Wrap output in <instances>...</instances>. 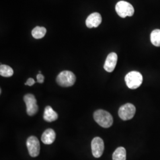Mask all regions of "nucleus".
Listing matches in <instances>:
<instances>
[{
	"instance_id": "1",
	"label": "nucleus",
	"mask_w": 160,
	"mask_h": 160,
	"mask_svg": "<svg viewBox=\"0 0 160 160\" xmlns=\"http://www.w3.org/2000/svg\"><path fill=\"white\" fill-rule=\"evenodd\" d=\"M94 119L104 128H108L112 125L113 119L112 114L104 110H97L94 113Z\"/></svg>"
},
{
	"instance_id": "2",
	"label": "nucleus",
	"mask_w": 160,
	"mask_h": 160,
	"mask_svg": "<svg viewBox=\"0 0 160 160\" xmlns=\"http://www.w3.org/2000/svg\"><path fill=\"white\" fill-rule=\"evenodd\" d=\"M125 80L128 87L133 90L137 88L142 84L143 77L140 72L133 71L126 75Z\"/></svg>"
},
{
	"instance_id": "3",
	"label": "nucleus",
	"mask_w": 160,
	"mask_h": 160,
	"mask_svg": "<svg viewBox=\"0 0 160 160\" xmlns=\"http://www.w3.org/2000/svg\"><path fill=\"white\" fill-rule=\"evenodd\" d=\"M76 81L74 74L69 71H63L59 73L57 78V82L59 86L68 87L73 86Z\"/></svg>"
},
{
	"instance_id": "4",
	"label": "nucleus",
	"mask_w": 160,
	"mask_h": 160,
	"mask_svg": "<svg viewBox=\"0 0 160 160\" xmlns=\"http://www.w3.org/2000/svg\"><path fill=\"white\" fill-rule=\"evenodd\" d=\"M116 12L122 18L131 17L134 14V8L131 4L125 1H120L116 5Z\"/></svg>"
},
{
	"instance_id": "5",
	"label": "nucleus",
	"mask_w": 160,
	"mask_h": 160,
	"mask_svg": "<svg viewBox=\"0 0 160 160\" xmlns=\"http://www.w3.org/2000/svg\"><path fill=\"white\" fill-rule=\"evenodd\" d=\"M136 112V108L134 105L127 103L122 106L119 109L118 114L120 119L123 120L132 119Z\"/></svg>"
},
{
	"instance_id": "6",
	"label": "nucleus",
	"mask_w": 160,
	"mask_h": 160,
	"mask_svg": "<svg viewBox=\"0 0 160 160\" xmlns=\"http://www.w3.org/2000/svg\"><path fill=\"white\" fill-rule=\"evenodd\" d=\"M24 101L26 105L28 115L32 116L36 114L38 112L39 108L37 105V100L34 95L32 94H26L24 97Z\"/></svg>"
},
{
	"instance_id": "7",
	"label": "nucleus",
	"mask_w": 160,
	"mask_h": 160,
	"mask_svg": "<svg viewBox=\"0 0 160 160\" xmlns=\"http://www.w3.org/2000/svg\"><path fill=\"white\" fill-rule=\"evenodd\" d=\"M26 145L28 149L29 154L32 157H38L40 152V143L39 139L34 136L28 138Z\"/></svg>"
},
{
	"instance_id": "8",
	"label": "nucleus",
	"mask_w": 160,
	"mask_h": 160,
	"mask_svg": "<svg viewBox=\"0 0 160 160\" xmlns=\"http://www.w3.org/2000/svg\"><path fill=\"white\" fill-rule=\"evenodd\" d=\"M104 149L103 140L100 137H95L92 141V154L95 158H100Z\"/></svg>"
},
{
	"instance_id": "9",
	"label": "nucleus",
	"mask_w": 160,
	"mask_h": 160,
	"mask_svg": "<svg viewBox=\"0 0 160 160\" xmlns=\"http://www.w3.org/2000/svg\"><path fill=\"white\" fill-rule=\"evenodd\" d=\"M118 62V55L116 53L112 52L109 53L106 59L104 65V69L108 72H112L114 71Z\"/></svg>"
},
{
	"instance_id": "10",
	"label": "nucleus",
	"mask_w": 160,
	"mask_h": 160,
	"mask_svg": "<svg viewBox=\"0 0 160 160\" xmlns=\"http://www.w3.org/2000/svg\"><path fill=\"white\" fill-rule=\"evenodd\" d=\"M102 22V17L98 12H93L86 19V26L88 28H97Z\"/></svg>"
},
{
	"instance_id": "11",
	"label": "nucleus",
	"mask_w": 160,
	"mask_h": 160,
	"mask_svg": "<svg viewBox=\"0 0 160 160\" xmlns=\"http://www.w3.org/2000/svg\"><path fill=\"white\" fill-rule=\"evenodd\" d=\"M56 138V133L52 129H48L42 135L41 140L42 142L46 145L53 143Z\"/></svg>"
},
{
	"instance_id": "12",
	"label": "nucleus",
	"mask_w": 160,
	"mask_h": 160,
	"mask_svg": "<svg viewBox=\"0 0 160 160\" xmlns=\"http://www.w3.org/2000/svg\"><path fill=\"white\" fill-rule=\"evenodd\" d=\"M58 118V114L57 113L54 111L51 106H48L45 108L43 114L44 120L48 122H52L57 120Z\"/></svg>"
},
{
	"instance_id": "13",
	"label": "nucleus",
	"mask_w": 160,
	"mask_h": 160,
	"mask_svg": "<svg viewBox=\"0 0 160 160\" xmlns=\"http://www.w3.org/2000/svg\"><path fill=\"white\" fill-rule=\"evenodd\" d=\"M113 160H126V149L123 147H119L114 151L113 154Z\"/></svg>"
},
{
	"instance_id": "14",
	"label": "nucleus",
	"mask_w": 160,
	"mask_h": 160,
	"mask_svg": "<svg viewBox=\"0 0 160 160\" xmlns=\"http://www.w3.org/2000/svg\"><path fill=\"white\" fill-rule=\"evenodd\" d=\"M46 33V28L43 27L37 26L33 29L32 32V34L34 39H39L43 38Z\"/></svg>"
},
{
	"instance_id": "15",
	"label": "nucleus",
	"mask_w": 160,
	"mask_h": 160,
	"mask_svg": "<svg viewBox=\"0 0 160 160\" xmlns=\"http://www.w3.org/2000/svg\"><path fill=\"white\" fill-rule=\"evenodd\" d=\"M151 41L154 46H160V30L155 29L151 33Z\"/></svg>"
},
{
	"instance_id": "16",
	"label": "nucleus",
	"mask_w": 160,
	"mask_h": 160,
	"mask_svg": "<svg viewBox=\"0 0 160 160\" xmlns=\"http://www.w3.org/2000/svg\"><path fill=\"white\" fill-rule=\"evenodd\" d=\"M14 74L13 69L7 65H1L0 75L4 77H10Z\"/></svg>"
},
{
	"instance_id": "17",
	"label": "nucleus",
	"mask_w": 160,
	"mask_h": 160,
	"mask_svg": "<svg viewBox=\"0 0 160 160\" xmlns=\"http://www.w3.org/2000/svg\"><path fill=\"white\" fill-rule=\"evenodd\" d=\"M37 82H39V83H43L44 82V80H45V77L44 76L41 74H39L37 75Z\"/></svg>"
},
{
	"instance_id": "18",
	"label": "nucleus",
	"mask_w": 160,
	"mask_h": 160,
	"mask_svg": "<svg viewBox=\"0 0 160 160\" xmlns=\"http://www.w3.org/2000/svg\"><path fill=\"white\" fill-rule=\"evenodd\" d=\"M35 84V81H34V79L32 78H29V79L28 80V81H27V82L24 83V84H25L26 86H32L33 84Z\"/></svg>"
}]
</instances>
